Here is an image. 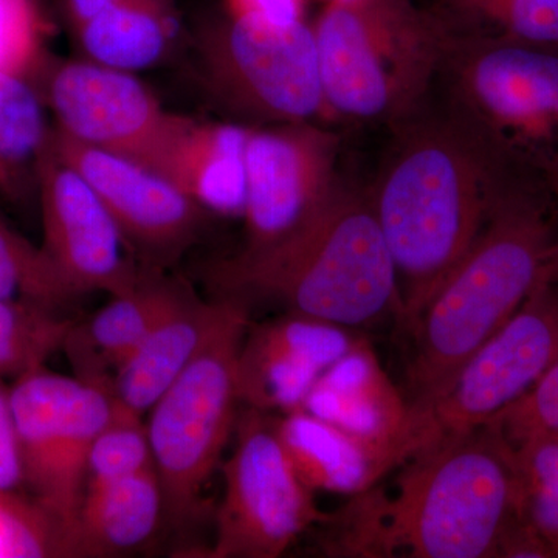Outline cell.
<instances>
[{"mask_svg": "<svg viewBox=\"0 0 558 558\" xmlns=\"http://www.w3.org/2000/svg\"><path fill=\"white\" fill-rule=\"evenodd\" d=\"M395 490L379 484L328 513L326 556L497 558L519 513L515 450L498 422L440 440L407 459Z\"/></svg>", "mask_w": 558, "mask_h": 558, "instance_id": "cell-1", "label": "cell"}, {"mask_svg": "<svg viewBox=\"0 0 558 558\" xmlns=\"http://www.w3.org/2000/svg\"><path fill=\"white\" fill-rule=\"evenodd\" d=\"M395 128L368 196L398 277L400 326L409 330L509 183L475 132L447 109L425 105Z\"/></svg>", "mask_w": 558, "mask_h": 558, "instance_id": "cell-2", "label": "cell"}, {"mask_svg": "<svg viewBox=\"0 0 558 558\" xmlns=\"http://www.w3.org/2000/svg\"><path fill=\"white\" fill-rule=\"evenodd\" d=\"M557 242V216L542 201L501 190L472 247L407 330L413 339L410 405L442 392L465 360L520 310L548 270Z\"/></svg>", "mask_w": 558, "mask_h": 558, "instance_id": "cell-3", "label": "cell"}, {"mask_svg": "<svg viewBox=\"0 0 558 558\" xmlns=\"http://www.w3.org/2000/svg\"><path fill=\"white\" fill-rule=\"evenodd\" d=\"M219 299L275 300L289 312L354 329L402 319L398 277L369 196L341 185L289 240L211 267Z\"/></svg>", "mask_w": 558, "mask_h": 558, "instance_id": "cell-4", "label": "cell"}, {"mask_svg": "<svg viewBox=\"0 0 558 558\" xmlns=\"http://www.w3.org/2000/svg\"><path fill=\"white\" fill-rule=\"evenodd\" d=\"M438 81L446 109L475 132L509 185L558 218V47L449 33Z\"/></svg>", "mask_w": 558, "mask_h": 558, "instance_id": "cell-5", "label": "cell"}, {"mask_svg": "<svg viewBox=\"0 0 558 558\" xmlns=\"http://www.w3.org/2000/svg\"><path fill=\"white\" fill-rule=\"evenodd\" d=\"M314 28L328 116L395 124L427 105L444 25L413 0H336Z\"/></svg>", "mask_w": 558, "mask_h": 558, "instance_id": "cell-6", "label": "cell"}, {"mask_svg": "<svg viewBox=\"0 0 558 558\" xmlns=\"http://www.w3.org/2000/svg\"><path fill=\"white\" fill-rule=\"evenodd\" d=\"M227 301L218 328L154 403L146 424L165 515L179 526L199 513L202 492L236 427L238 357L248 329V303Z\"/></svg>", "mask_w": 558, "mask_h": 558, "instance_id": "cell-7", "label": "cell"}, {"mask_svg": "<svg viewBox=\"0 0 558 558\" xmlns=\"http://www.w3.org/2000/svg\"><path fill=\"white\" fill-rule=\"evenodd\" d=\"M196 53L205 89L242 120L275 126L328 116L314 28L304 21L209 17L197 28Z\"/></svg>", "mask_w": 558, "mask_h": 558, "instance_id": "cell-8", "label": "cell"}, {"mask_svg": "<svg viewBox=\"0 0 558 558\" xmlns=\"http://www.w3.org/2000/svg\"><path fill=\"white\" fill-rule=\"evenodd\" d=\"M557 360L558 274L550 260L520 310L465 360L444 391L424 405H411L413 454L490 424L523 399Z\"/></svg>", "mask_w": 558, "mask_h": 558, "instance_id": "cell-9", "label": "cell"}, {"mask_svg": "<svg viewBox=\"0 0 558 558\" xmlns=\"http://www.w3.org/2000/svg\"><path fill=\"white\" fill-rule=\"evenodd\" d=\"M24 487L72 538L92 444L113 414L108 388L39 366L10 387Z\"/></svg>", "mask_w": 558, "mask_h": 558, "instance_id": "cell-10", "label": "cell"}, {"mask_svg": "<svg viewBox=\"0 0 558 558\" xmlns=\"http://www.w3.org/2000/svg\"><path fill=\"white\" fill-rule=\"evenodd\" d=\"M223 476L211 558L281 557L328 517L293 469L266 411L247 407L238 417L236 447Z\"/></svg>", "mask_w": 558, "mask_h": 558, "instance_id": "cell-11", "label": "cell"}, {"mask_svg": "<svg viewBox=\"0 0 558 558\" xmlns=\"http://www.w3.org/2000/svg\"><path fill=\"white\" fill-rule=\"evenodd\" d=\"M65 135L156 170L185 117L167 112L132 73L90 61H47L35 73Z\"/></svg>", "mask_w": 558, "mask_h": 558, "instance_id": "cell-12", "label": "cell"}, {"mask_svg": "<svg viewBox=\"0 0 558 558\" xmlns=\"http://www.w3.org/2000/svg\"><path fill=\"white\" fill-rule=\"evenodd\" d=\"M337 157L339 135L312 121L250 130L242 253L281 244L329 204L343 185Z\"/></svg>", "mask_w": 558, "mask_h": 558, "instance_id": "cell-13", "label": "cell"}, {"mask_svg": "<svg viewBox=\"0 0 558 558\" xmlns=\"http://www.w3.org/2000/svg\"><path fill=\"white\" fill-rule=\"evenodd\" d=\"M43 213V247L76 296L102 290L130 292L142 270L124 256L123 234L98 194L51 148L49 137L36 167Z\"/></svg>", "mask_w": 558, "mask_h": 558, "instance_id": "cell-14", "label": "cell"}, {"mask_svg": "<svg viewBox=\"0 0 558 558\" xmlns=\"http://www.w3.org/2000/svg\"><path fill=\"white\" fill-rule=\"evenodd\" d=\"M49 142L98 194L126 244L156 266L178 258L197 240L207 209L159 172L76 142L57 128H50Z\"/></svg>", "mask_w": 558, "mask_h": 558, "instance_id": "cell-15", "label": "cell"}, {"mask_svg": "<svg viewBox=\"0 0 558 558\" xmlns=\"http://www.w3.org/2000/svg\"><path fill=\"white\" fill-rule=\"evenodd\" d=\"M359 340L352 329L296 312L247 330L238 357L241 403L266 413L300 410L325 371Z\"/></svg>", "mask_w": 558, "mask_h": 558, "instance_id": "cell-16", "label": "cell"}, {"mask_svg": "<svg viewBox=\"0 0 558 558\" xmlns=\"http://www.w3.org/2000/svg\"><path fill=\"white\" fill-rule=\"evenodd\" d=\"M300 410L391 451L400 465L411 457L409 399L366 340L360 339L325 371Z\"/></svg>", "mask_w": 558, "mask_h": 558, "instance_id": "cell-17", "label": "cell"}, {"mask_svg": "<svg viewBox=\"0 0 558 558\" xmlns=\"http://www.w3.org/2000/svg\"><path fill=\"white\" fill-rule=\"evenodd\" d=\"M186 290L161 277L156 267L142 270L130 292L112 295L86 323H73L62 351L68 352L76 377L110 391L120 366Z\"/></svg>", "mask_w": 558, "mask_h": 558, "instance_id": "cell-18", "label": "cell"}, {"mask_svg": "<svg viewBox=\"0 0 558 558\" xmlns=\"http://www.w3.org/2000/svg\"><path fill=\"white\" fill-rule=\"evenodd\" d=\"M227 303H207L186 290L117 371L110 387L113 407L142 417L153 409L218 328Z\"/></svg>", "mask_w": 558, "mask_h": 558, "instance_id": "cell-19", "label": "cell"}, {"mask_svg": "<svg viewBox=\"0 0 558 558\" xmlns=\"http://www.w3.org/2000/svg\"><path fill=\"white\" fill-rule=\"evenodd\" d=\"M274 428L293 469L314 492L351 498L369 490L400 465L391 451L304 410L282 413L274 418Z\"/></svg>", "mask_w": 558, "mask_h": 558, "instance_id": "cell-20", "label": "cell"}, {"mask_svg": "<svg viewBox=\"0 0 558 558\" xmlns=\"http://www.w3.org/2000/svg\"><path fill=\"white\" fill-rule=\"evenodd\" d=\"M248 126L183 119L156 172L207 211L242 216Z\"/></svg>", "mask_w": 558, "mask_h": 558, "instance_id": "cell-21", "label": "cell"}, {"mask_svg": "<svg viewBox=\"0 0 558 558\" xmlns=\"http://www.w3.org/2000/svg\"><path fill=\"white\" fill-rule=\"evenodd\" d=\"M165 513L156 468L87 484L72 538V557H112L145 545Z\"/></svg>", "mask_w": 558, "mask_h": 558, "instance_id": "cell-22", "label": "cell"}, {"mask_svg": "<svg viewBox=\"0 0 558 558\" xmlns=\"http://www.w3.org/2000/svg\"><path fill=\"white\" fill-rule=\"evenodd\" d=\"M86 60L134 73L159 64L174 46V0H120L73 28Z\"/></svg>", "mask_w": 558, "mask_h": 558, "instance_id": "cell-23", "label": "cell"}, {"mask_svg": "<svg viewBox=\"0 0 558 558\" xmlns=\"http://www.w3.org/2000/svg\"><path fill=\"white\" fill-rule=\"evenodd\" d=\"M49 132L33 81L0 72V197L21 202L36 189V167Z\"/></svg>", "mask_w": 558, "mask_h": 558, "instance_id": "cell-24", "label": "cell"}, {"mask_svg": "<svg viewBox=\"0 0 558 558\" xmlns=\"http://www.w3.org/2000/svg\"><path fill=\"white\" fill-rule=\"evenodd\" d=\"M450 35L558 47V0H429Z\"/></svg>", "mask_w": 558, "mask_h": 558, "instance_id": "cell-25", "label": "cell"}, {"mask_svg": "<svg viewBox=\"0 0 558 558\" xmlns=\"http://www.w3.org/2000/svg\"><path fill=\"white\" fill-rule=\"evenodd\" d=\"M73 319L25 301L0 300V377H20L61 351Z\"/></svg>", "mask_w": 558, "mask_h": 558, "instance_id": "cell-26", "label": "cell"}, {"mask_svg": "<svg viewBox=\"0 0 558 558\" xmlns=\"http://www.w3.org/2000/svg\"><path fill=\"white\" fill-rule=\"evenodd\" d=\"M519 472V513L558 558V435L513 446Z\"/></svg>", "mask_w": 558, "mask_h": 558, "instance_id": "cell-27", "label": "cell"}, {"mask_svg": "<svg viewBox=\"0 0 558 558\" xmlns=\"http://www.w3.org/2000/svg\"><path fill=\"white\" fill-rule=\"evenodd\" d=\"M75 299L43 247H35L0 216V300L58 311Z\"/></svg>", "mask_w": 558, "mask_h": 558, "instance_id": "cell-28", "label": "cell"}, {"mask_svg": "<svg viewBox=\"0 0 558 558\" xmlns=\"http://www.w3.org/2000/svg\"><path fill=\"white\" fill-rule=\"evenodd\" d=\"M70 557L61 524L33 498L0 492V558Z\"/></svg>", "mask_w": 558, "mask_h": 558, "instance_id": "cell-29", "label": "cell"}, {"mask_svg": "<svg viewBox=\"0 0 558 558\" xmlns=\"http://www.w3.org/2000/svg\"><path fill=\"white\" fill-rule=\"evenodd\" d=\"M153 468L148 427L142 416L113 407L112 417L92 444L87 484L109 483Z\"/></svg>", "mask_w": 558, "mask_h": 558, "instance_id": "cell-30", "label": "cell"}, {"mask_svg": "<svg viewBox=\"0 0 558 558\" xmlns=\"http://www.w3.org/2000/svg\"><path fill=\"white\" fill-rule=\"evenodd\" d=\"M46 35L38 0H0V72L32 80L46 60Z\"/></svg>", "mask_w": 558, "mask_h": 558, "instance_id": "cell-31", "label": "cell"}, {"mask_svg": "<svg viewBox=\"0 0 558 558\" xmlns=\"http://www.w3.org/2000/svg\"><path fill=\"white\" fill-rule=\"evenodd\" d=\"M512 446L538 435H558V360L531 391L498 418Z\"/></svg>", "mask_w": 558, "mask_h": 558, "instance_id": "cell-32", "label": "cell"}, {"mask_svg": "<svg viewBox=\"0 0 558 558\" xmlns=\"http://www.w3.org/2000/svg\"><path fill=\"white\" fill-rule=\"evenodd\" d=\"M24 488L20 444L11 410L10 387L0 377V492L21 494Z\"/></svg>", "mask_w": 558, "mask_h": 558, "instance_id": "cell-33", "label": "cell"}, {"mask_svg": "<svg viewBox=\"0 0 558 558\" xmlns=\"http://www.w3.org/2000/svg\"><path fill=\"white\" fill-rule=\"evenodd\" d=\"M234 17L269 25H292L304 21V0H223Z\"/></svg>", "mask_w": 558, "mask_h": 558, "instance_id": "cell-34", "label": "cell"}, {"mask_svg": "<svg viewBox=\"0 0 558 558\" xmlns=\"http://www.w3.org/2000/svg\"><path fill=\"white\" fill-rule=\"evenodd\" d=\"M117 2L120 0H61V5L70 27L75 28Z\"/></svg>", "mask_w": 558, "mask_h": 558, "instance_id": "cell-35", "label": "cell"}, {"mask_svg": "<svg viewBox=\"0 0 558 558\" xmlns=\"http://www.w3.org/2000/svg\"><path fill=\"white\" fill-rule=\"evenodd\" d=\"M553 267H554V270H556L558 274V242H557L556 252H554V256H553Z\"/></svg>", "mask_w": 558, "mask_h": 558, "instance_id": "cell-36", "label": "cell"}, {"mask_svg": "<svg viewBox=\"0 0 558 558\" xmlns=\"http://www.w3.org/2000/svg\"><path fill=\"white\" fill-rule=\"evenodd\" d=\"M329 2H336V0H329Z\"/></svg>", "mask_w": 558, "mask_h": 558, "instance_id": "cell-37", "label": "cell"}]
</instances>
